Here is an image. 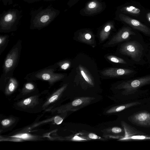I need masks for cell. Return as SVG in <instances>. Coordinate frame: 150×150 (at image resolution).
Masks as SVG:
<instances>
[{
    "label": "cell",
    "instance_id": "6da1fadb",
    "mask_svg": "<svg viewBox=\"0 0 150 150\" xmlns=\"http://www.w3.org/2000/svg\"><path fill=\"white\" fill-rule=\"evenodd\" d=\"M147 85H150V74L124 81L117 85L116 88L123 90L122 94L127 96L135 93L140 88Z\"/></svg>",
    "mask_w": 150,
    "mask_h": 150
},
{
    "label": "cell",
    "instance_id": "7a4b0ae2",
    "mask_svg": "<svg viewBox=\"0 0 150 150\" xmlns=\"http://www.w3.org/2000/svg\"><path fill=\"white\" fill-rule=\"evenodd\" d=\"M144 49L142 45L136 41H127L123 44L120 49V53L130 57L137 62L142 59Z\"/></svg>",
    "mask_w": 150,
    "mask_h": 150
},
{
    "label": "cell",
    "instance_id": "3957f363",
    "mask_svg": "<svg viewBox=\"0 0 150 150\" xmlns=\"http://www.w3.org/2000/svg\"><path fill=\"white\" fill-rule=\"evenodd\" d=\"M93 97L84 96L76 98L61 108L62 112L75 111L89 104L94 100Z\"/></svg>",
    "mask_w": 150,
    "mask_h": 150
},
{
    "label": "cell",
    "instance_id": "277c9868",
    "mask_svg": "<svg viewBox=\"0 0 150 150\" xmlns=\"http://www.w3.org/2000/svg\"><path fill=\"white\" fill-rule=\"evenodd\" d=\"M133 125L140 127L150 128V112L141 110L134 113L128 118Z\"/></svg>",
    "mask_w": 150,
    "mask_h": 150
},
{
    "label": "cell",
    "instance_id": "5b68a950",
    "mask_svg": "<svg viewBox=\"0 0 150 150\" xmlns=\"http://www.w3.org/2000/svg\"><path fill=\"white\" fill-rule=\"evenodd\" d=\"M101 73L103 75L109 77H127L130 78L136 74V71L129 69L111 68L103 70Z\"/></svg>",
    "mask_w": 150,
    "mask_h": 150
},
{
    "label": "cell",
    "instance_id": "8992f818",
    "mask_svg": "<svg viewBox=\"0 0 150 150\" xmlns=\"http://www.w3.org/2000/svg\"><path fill=\"white\" fill-rule=\"evenodd\" d=\"M119 17L121 21L133 28L138 30L147 36H150V28L139 21L122 14H120Z\"/></svg>",
    "mask_w": 150,
    "mask_h": 150
},
{
    "label": "cell",
    "instance_id": "52a82bcc",
    "mask_svg": "<svg viewBox=\"0 0 150 150\" xmlns=\"http://www.w3.org/2000/svg\"><path fill=\"white\" fill-rule=\"evenodd\" d=\"M136 35L132 29L128 27H124L121 29L114 35L108 43V47L129 40L131 35Z\"/></svg>",
    "mask_w": 150,
    "mask_h": 150
},
{
    "label": "cell",
    "instance_id": "ba28073f",
    "mask_svg": "<svg viewBox=\"0 0 150 150\" xmlns=\"http://www.w3.org/2000/svg\"><path fill=\"white\" fill-rule=\"evenodd\" d=\"M38 78L53 83L59 81L64 77V75L54 73L52 69H46L37 73L35 76Z\"/></svg>",
    "mask_w": 150,
    "mask_h": 150
},
{
    "label": "cell",
    "instance_id": "9c48e42d",
    "mask_svg": "<svg viewBox=\"0 0 150 150\" xmlns=\"http://www.w3.org/2000/svg\"><path fill=\"white\" fill-rule=\"evenodd\" d=\"M18 48H13L8 54L4 62V69L6 73H8L15 66L19 55Z\"/></svg>",
    "mask_w": 150,
    "mask_h": 150
},
{
    "label": "cell",
    "instance_id": "30bf717a",
    "mask_svg": "<svg viewBox=\"0 0 150 150\" xmlns=\"http://www.w3.org/2000/svg\"><path fill=\"white\" fill-rule=\"evenodd\" d=\"M103 136L106 138H121L125 136V130L122 128L114 127L104 130Z\"/></svg>",
    "mask_w": 150,
    "mask_h": 150
},
{
    "label": "cell",
    "instance_id": "8fae6325",
    "mask_svg": "<svg viewBox=\"0 0 150 150\" xmlns=\"http://www.w3.org/2000/svg\"><path fill=\"white\" fill-rule=\"evenodd\" d=\"M103 8V5L101 2L97 0H93L87 4L83 11L87 15H94L101 11Z\"/></svg>",
    "mask_w": 150,
    "mask_h": 150
},
{
    "label": "cell",
    "instance_id": "7c38bea8",
    "mask_svg": "<svg viewBox=\"0 0 150 150\" xmlns=\"http://www.w3.org/2000/svg\"><path fill=\"white\" fill-rule=\"evenodd\" d=\"M121 125L125 130L124 137L136 135L146 134V133L137 130L124 121H121Z\"/></svg>",
    "mask_w": 150,
    "mask_h": 150
},
{
    "label": "cell",
    "instance_id": "4fadbf2b",
    "mask_svg": "<svg viewBox=\"0 0 150 150\" xmlns=\"http://www.w3.org/2000/svg\"><path fill=\"white\" fill-rule=\"evenodd\" d=\"M81 42L92 45L95 43V38L93 33L90 31H84L80 32L78 37Z\"/></svg>",
    "mask_w": 150,
    "mask_h": 150
},
{
    "label": "cell",
    "instance_id": "5bb4252c",
    "mask_svg": "<svg viewBox=\"0 0 150 150\" xmlns=\"http://www.w3.org/2000/svg\"><path fill=\"white\" fill-rule=\"evenodd\" d=\"M140 104L141 103L140 102L136 101L113 106L108 110L106 111V113L111 114L120 112L125 109Z\"/></svg>",
    "mask_w": 150,
    "mask_h": 150
},
{
    "label": "cell",
    "instance_id": "9a60e30c",
    "mask_svg": "<svg viewBox=\"0 0 150 150\" xmlns=\"http://www.w3.org/2000/svg\"><path fill=\"white\" fill-rule=\"evenodd\" d=\"M114 27L113 23L111 22L107 23L104 25L99 34V38L101 41H104L108 38Z\"/></svg>",
    "mask_w": 150,
    "mask_h": 150
},
{
    "label": "cell",
    "instance_id": "2e32d148",
    "mask_svg": "<svg viewBox=\"0 0 150 150\" xmlns=\"http://www.w3.org/2000/svg\"><path fill=\"white\" fill-rule=\"evenodd\" d=\"M122 12L133 16H137L139 14L140 10L139 8L132 6H128L123 7L120 9Z\"/></svg>",
    "mask_w": 150,
    "mask_h": 150
},
{
    "label": "cell",
    "instance_id": "e0dca14e",
    "mask_svg": "<svg viewBox=\"0 0 150 150\" xmlns=\"http://www.w3.org/2000/svg\"><path fill=\"white\" fill-rule=\"evenodd\" d=\"M150 139V135H139L124 137L119 139L120 141H138Z\"/></svg>",
    "mask_w": 150,
    "mask_h": 150
},
{
    "label": "cell",
    "instance_id": "ac0fdd59",
    "mask_svg": "<svg viewBox=\"0 0 150 150\" xmlns=\"http://www.w3.org/2000/svg\"><path fill=\"white\" fill-rule=\"evenodd\" d=\"M81 75L86 82L90 85L93 86L94 83L92 78L85 69L81 65L79 67Z\"/></svg>",
    "mask_w": 150,
    "mask_h": 150
},
{
    "label": "cell",
    "instance_id": "d6986e66",
    "mask_svg": "<svg viewBox=\"0 0 150 150\" xmlns=\"http://www.w3.org/2000/svg\"><path fill=\"white\" fill-rule=\"evenodd\" d=\"M67 86V84H65L59 89L48 100V103H52L57 100L59 96L66 89Z\"/></svg>",
    "mask_w": 150,
    "mask_h": 150
},
{
    "label": "cell",
    "instance_id": "ffe728a7",
    "mask_svg": "<svg viewBox=\"0 0 150 150\" xmlns=\"http://www.w3.org/2000/svg\"><path fill=\"white\" fill-rule=\"evenodd\" d=\"M106 58L109 61L113 63L123 64H127L124 59L115 56L109 55L107 56Z\"/></svg>",
    "mask_w": 150,
    "mask_h": 150
},
{
    "label": "cell",
    "instance_id": "44dd1931",
    "mask_svg": "<svg viewBox=\"0 0 150 150\" xmlns=\"http://www.w3.org/2000/svg\"><path fill=\"white\" fill-rule=\"evenodd\" d=\"M17 86V82L16 80L13 78H11L9 81L7 87V90L9 92H13Z\"/></svg>",
    "mask_w": 150,
    "mask_h": 150
},
{
    "label": "cell",
    "instance_id": "7402d4cb",
    "mask_svg": "<svg viewBox=\"0 0 150 150\" xmlns=\"http://www.w3.org/2000/svg\"><path fill=\"white\" fill-rule=\"evenodd\" d=\"M14 18L13 15L12 13H9L6 14L4 18V23L2 24L3 27L6 28L7 25L12 22Z\"/></svg>",
    "mask_w": 150,
    "mask_h": 150
},
{
    "label": "cell",
    "instance_id": "603a6c76",
    "mask_svg": "<svg viewBox=\"0 0 150 150\" xmlns=\"http://www.w3.org/2000/svg\"><path fill=\"white\" fill-rule=\"evenodd\" d=\"M50 18V16L48 14H44L40 18L39 20L40 23L41 25H45V24L49 22Z\"/></svg>",
    "mask_w": 150,
    "mask_h": 150
},
{
    "label": "cell",
    "instance_id": "cb8c5ba5",
    "mask_svg": "<svg viewBox=\"0 0 150 150\" xmlns=\"http://www.w3.org/2000/svg\"><path fill=\"white\" fill-rule=\"evenodd\" d=\"M86 137L89 140L91 139L105 140V139L92 133H88V135L86 136Z\"/></svg>",
    "mask_w": 150,
    "mask_h": 150
},
{
    "label": "cell",
    "instance_id": "d4e9b609",
    "mask_svg": "<svg viewBox=\"0 0 150 150\" xmlns=\"http://www.w3.org/2000/svg\"><path fill=\"white\" fill-rule=\"evenodd\" d=\"M70 140L76 141H84L89 140L86 136H80L76 134Z\"/></svg>",
    "mask_w": 150,
    "mask_h": 150
},
{
    "label": "cell",
    "instance_id": "484cf974",
    "mask_svg": "<svg viewBox=\"0 0 150 150\" xmlns=\"http://www.w3.org/2000/svg\"><path fill=\"white\" fill-rule=\"evenodd\" d=\"M70 62L69 61H66L60 63L59 65L61 69L66 70L69 68L70 66Z\"/></svg>",
    "mask_w": 150,
    "mask_h": 150
},
{
    "label": "cell",
    "instance_id": "4316f807",
    "mask_svg": "<svg viewBox=\"0 0 150 150\" xmlns=\"http://www.w3.org/2000/svg\"><path fill=\"white\" fill-rule=\"evenodd\" d=\"M12 137H18L24 139H26L30 138V136L29 134H17L14 136H13Z\"/></svg>",
    "mask_w": 150,
    "mask_h": 150
},
{
    "label": "cell",
    "instance_id": "83f0119b",
    "mask_svg": "<svg viewBox=\"0 0 150 150\" xmlns=\"http://www.w3.org/2000/svg\"><path fill=\"white\" fill-rule=\"evenodd\" d=\"M63 121V119L59 116H56L54 119V122L57 125L61 124Z\"/></svg>",
    "mask_w": 150,
    "mask_h": 150
},
{
    "label": "cell",
    "instance_id": "f1b7e54d",
    "mask_svg": "<svg viewBox=\"0 0 150 150\" xmlns=\"http://www.w3.org/2000/svg\"><path fill=\"white\" fill-rule=\"evenodd\" d=\"M7 37V36H1L0 38V46L1 48V47L3 46L5 43Z\"/></svg>",
    "mask_w": 150,
    "mask_h": 150
},
{
    "label": "cell",
    "instance_id": "f546056e",
    "mask_svg": "<svg viewBox=\"0 0 150 150\" xmlns=\"http://www.w3.org/2000/svg\"><path fill=\"white\" fill-rule=\"evenodd\" d=\"M34 88V85L31 83H28L25 85V88L28 90H33Z\"/></svg>",
    "mask_w": 150,
    "mask_h": 150
},
{
    "label": "cell",
    "instance_id": "4dcf8cb0",
    "mask_svg": "<svg viewBox=\"0 0 150 150\" xmlns=\"http://www.w3.org/2000/svg\"><path fill=\"white\" fill-rule=\"evenodd\" d=\"M31 101V99L30 98H28L24 100L23 103L25 105H27L30 103Z\"/></svg>",
    "mask_w": 150,
    "mask_h": 150
},
{
    "label": "cell",
    "instance_id": "1f68e13d",
    "mask_svg": "<svg viewBox=\"0 0 150 150\" xmlns=\"http://www.w3.org/2000/svg\"><path fill=\"white\" fill-rule=\"evenodd\" d=\"M10 123V121L8 119H5L3 120L1 122V124L3 126H6L8 125Z\"/></svg>",
    "mask_w": 150,
    "mask_h": 150
},
{
    "label": "cell",
    "instance_id": "d6a6232c",
    "mask_svg": "<svg viewBox=\"0 0 150 150\" xmlns=\"http://www.w3.org/2000/svg\"><path fill=\"white\" fill-rule=\"evenodd\" d=\"M147 17L148 20L150 22V12H149L147 13Z\"/></svg>",
    "mask_w": 150,
    "mask_h": 150
},
{
    "label": "cell",
    "instance_id": "836d02e7",
    "mask_svg": "<svg viewBox=\"0 0 150 150\" xmlns=\"http://www.w3.org/2000/svg\"><path fill=\"white\" fill-rule=\"evenodd\" d=\"M73 0L75 1H76V0Z\"/></svg>",
    "mask_w": 150,
    "mask_h": 150
}]
</instances>
